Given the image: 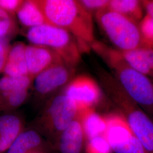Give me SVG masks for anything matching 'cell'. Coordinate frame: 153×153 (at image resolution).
<instances>
[{
	"mask_svg": "<svg viewBox=\"0 0 153 153\" xmlns=\"http://www.w3.org/2000/svg\"><path fill=\"white\" fill-rule=\"evenodd\" d=\"M41 143L42 138L37 132L31 130L22 131L6 153H32L37 151Z\"/></svg>",
	"mask_w": 153,
	"mask_h": 153,
	"instance_id": "16",
	"label": "cell"
},
{
	"mask_svg": "<svg viewBox=\"0 0 153 153\" xmlns=\"http://www.w3.org/2000/svg\"><path fill=\"white\" fill-rule=\"evenodd\" d=\"M111 98L120 109L131 131L149 153H153V121L142 108L126 94L115 77L104 78Z\"/></svg>",
	"mask_w": 153,
	"mask_h": 153,
	"instance_id": "3",
	"label": "cell"
},
{
	"mask_svg": "<svg viewBox=\"0 0 153 153\" xmlns=\"http://www.w3.org/2000/svg\"><path fill=\"white\" fill-rule=\"evenodd\" d=\"M61 153H81L86 140L82 125L76 117L62 131L59 140Z\"/></svg>",
	"mask_w": 153,
	"mask_h": 153,
	"instance_id": "11",
	"label": "cell"
},
{
	"mask_svg": "<svg viewBox=\"0 0 153 153\" xmlns=\"http://www.w3.org/2000/svg\"><path fill=\"white\" fill-rule=\"evenodd\" d=\"M23 1L21 0H0V8L13 14L16 13Z\"/></svg>",
	"mask_w": 153,
	"mask_h": 153,
	"instance_id": "23",
	"label": "cell"
},
{
	"mask_svg": "<svg viewBox=\"0 0 153 153\" xmlns=\"http://www.w3.org/2000/svg\"><path fill=\"white\" fill-rule=\"evenodd\" d=\"M47 24L62 28L73 35L84 47L94 41L93 17L74 0H37Z\"/></svg>",
	"mask_w": 153,
	"mask_h": 153,
	"instance_id": "1",
	"label": "cell"
},
{
	"mask_svg": "<svg viewBox=\"0 0 153 153\" xmlns=\"http://www.w3.org/2000/svg\"><path fill=\"white\" fill-rule=\"evenodd\" d=\"M73 71L71 66L64 63L52 66L33 78L35 89L40 94L51 93L68 82Z\"/></svg>",
	"mask_w": 153,
	"mask_h": 153,
	"instance_id": "9",
	"label": "cell"
},
{
	"mask_svg": "<svg viewBox=\"0 0 153 153\" xmlns=\"http://www.w3.org/2000/svg\"><path fill=\"white\" fill-rule=\"evenodd\" d=\"M26 47L24 43L19 42L10 48L4 73L11 76H28L26 60Z\"/></svg>",
	"mask_w": 153,
	"mask_h": 153,
	"instance_id": "14",
	"label": "cell"
},
{
	"mask_svg": "<svg viewBox=\"0 0 153 153\" xmlns=\"http://www.w3.org/2000/svg\"><path fill=\"white\" fill-rule=\"evenodd\" d=\"M142 2L137 0H111L108 9L137 23L143 18Z\"/></svg>",
	"mask_w": 153,
	"mask_h": 153,
	"instance_id": "17",
	"label": "cell"
},
{
	"mask_svg": "<svg viewBox=\"0 0 153 153\" xmlns=\"http://www.w3.org/2000/svg\"><path fill=\"white\" fill-rule=\"evenodd\" d=\"M120 52L124 60L133 69L145 76L153 77V71L141 47Z\"/></svg>",
	"mask_w": 153,
	"mask_h": 153,
	"instance_id": "18",
	"label": "cell"
},
{
	"mask_svg": "<svg viewBox=\"0 0 153 153\" xmlns=\"http://www.w3.org/2000/svg\"><path fill=\"white\" fill-rule=\"evenodd\" d=\"M142 6L146 10V14L153 17V0L142 1Z\"/></svg>",
	"mask_w": 153,
	"mask_h": 153,
	"instance_id": "25",
	"label": "cell"
},
{
	"mask_svg": "<svg viewBox=\"0 0 153 153\" xmlns=\"http://www.w3.org/2000/svg\"><path fill=\"white\" fill-rule=\"evenodd\" d=\"M96 18L100 27L117 50L129 51L146 45L139 25L131 19L108 8L97 11Z\"/></svg>",
	"mask_w": 153,
	"mask_h": 153,
	"instance_id": "5",
	"label": "cell"
},
{
	"mask_svg": "<svg viewBox=\"0 0 153 153\" xmlns=\"http://www.w3.org/2000/svg\"><path fill=\"white\" fill-rule=\"evenodd\" d=\"M77 118L81 123L86 141L94 137L105 136L107 129L105 117L99 115L94 108L79 112Z\"/></svg>",
	"mask_w": 153,
	"mask_h": 153,
	"instance_id": "12",
	"label": "cell"
},
{
	"mask_svg": "<svg viewBox=\"0 0 153 153\" xmlns=\"http://www.w3.org/2000/svg\"><path fill=\"white\" fill-rule=\"evenodd\" d=\"M39 153V152H38V151H36V152H33V153Z\"/></svg>",
	"mask_w": 153,
	"mask_h": 153,
	"instance_id": "26",
	"label": "cell"
},
{
	"mask_svg": "<svg viewBox=\"0 0 153 153\" xmlns=\"http://www.w3.org/2000/svg\"><path fill=\"white\" fill-rule=\"evenodd\" d=\"M105 117L107 121L105 136L113 153H149L121 114L112 113Z\"/></svg>",
	"mask_w": 153,
	"mask_h": 153,
	"instance_id": "6",
	"label": "cell"
},
{
	"mask_svg": "<svg viewBox=\"0 0 153 153\" xmlns=\"http://www.w3.org/2000/svg\"><path fill=\"white\" fill-rule=\"evenodd\" d=\"M10 48L4 39H0V73L4 72Z\"/></svg>",
	"mask_w": 153,
	"mask_h": 153,
	"instance_id": "24",
	"label": "cell"
},
{
	"mask_svg": "<svg viewBox=\"0 0 153 153\" xmlns=\"http://www.w3.org/2000/svg\"><path fill=\"white\" fill-rule=\"evenodd\" d=\"M64 94L76 104L78 112L94 108L102 97L98 85L86 76H76L66 86Z\"/></svg>",
	"mask_w": 153,
	"mask_h": 153,
	"instance_id": "7",
	"label": "cell"
},
{
	"mask_svg": "<svg viewBox=\"0 0 153 153\" xmlns=\"http://www.w3.org/2000/svg\"><path fill=\"white\" fill-rule=\"evenodd\" d=\"M33 81L29 76H4L0 78V93L9 92L20 89H28Z\"/></svg>",
	"mask_w": 153,
	"mask_h": 153,
	"instance_id": "19",
	"label": "cell"
},
{
	"mask_svg": "<svg viewBox=\"0 0 153 153\" xmlns=\"http://www.w3.org/2000/svg\"><path fill=\"white\" fill-rule=\"evenodd\" d=\"M25 53L28 76L33 79L52 66L65 64L55 51L43 46L34 44L26 45Z\"/></svg>",
	"mask_w": 153,
	"mask_h": 153,
	"instance_id": "10",
	"label": "cell"
},
{
	"mask_svg": "<svg viewBox=\"0 0 153 153\" xmlns=\"http://www.w3.org/2000/svg\"><path fill=\"white\" fill-rule=\"evenodd\" d=\"M88 11H100L108 7L109 1L108 0H82L79 1Z\"/></svg>",
	"mask_w": 153,
	"mask_h": 153,
	"instance_id": "22",
	"label": "cell"
},
{
	"mask_svg": "<svg viewBox=\"0 0 153 153\" xmlns=\"http://www.w3.org/2000/svg\"><path fill=\"white\" fill-rule=\"evenodd\" d=\"M26 37L34 45L55 51L69 66H75L79 61L81 52L76 39L62 28L46 23L29 28Z\"/></svg>",
	"mask_w": 153,
	"mask_h": 153,
	"instance_id": "4",
	"label": "cell"
},
{
	"mask_svg": "<svg viewBox=\"0 0 153 153\" xmlns=\"http://www.w3.org/2000/svg\"><path fill=\"white\" fill-rule=\"evenodd\" d=\"M78 110L76 104L64 94L56 97L45 114V123L52 131L61 133L76 119Z\"/></svg>",
	"mask_w": 153,
	"mask_h": 153,
	"instance_id": "8",
	"label": "cell"
},
{
	"mask_svg": "<svg viewBox=\"0 0 153 153\" xmlns=\"http://www.w3.org/2000/svg\"><path fill=\"white\" fill-rule=\"evenodd\" d=\"M93 47L113 70L115 78L126 94L147 114L153 115V85L148 76L129 65L117 49L99 43Z\"/></svg>",
	"mask_w": 153,
	"mask_h": 153,
	"instance_id": "2",
	"label": "cell"
},
{
	"mask_svg": "<svg viewBox=\"0 0 153 153\" xmlns=\"http://www.w3.org/2000/svg\"><path fill=\"white\" fill-rule=\"evenodd\" d=\"M22 121L16 115L0 116V153L6 152L22 133Z\"/></svg>",
	"mask_w": 153,
	"mask_h": 153,
	"instance_id": "13",
	"label": "cell"
},
{
	"mask_svg": "<svg viewBox=\"0 0 153 153\" xmlns=\"http://www.w3.org/2000/svg\"><path fill=\"white\" fill-rule=\"evenodd\" d=\"M15 30V22L11 14L0 8V39H4Z\"/></svg>",
	"mask_w": 153,
	"mask_h": 153,
	"instance_id": "21",
	"label": "cell"
},
{
	"mask_svg": "<svg viewBox=\"0 0 153 153\" xmlns=\"http://www.w3.org/2000/svg\"><path fill=\"white\" fill-rule=\"evenodd\" d=\"M86 153H112V149L105 136L88 140L85 143Z\"/></svg>",
	"mask_w": 153,
	"mask_h": 153,
	"instance_id": "20",
	"label": "cell"
},
{
	"mask_svg": "<svg viewBox=\"0 0 153 153\" xmlns=\"http://www.w3.org/2000/svg\"><path fill=\"white\" fill-rule=\"evenodd\" d=\"M16 14L21 24L30 28L47 23L37 1H24Z\"/></svg>",
	"mask_w": 153,
	"mask_h": 153,
	"instance_id": "15",
	"label": "cell"
}]
</instances>
